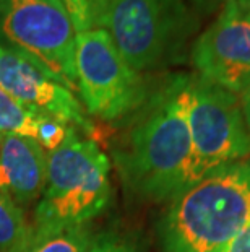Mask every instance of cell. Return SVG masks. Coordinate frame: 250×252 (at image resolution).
Wrapping results in <instances>:
<instances>
[{"instance_id": "obj_6", "label": "cell", "mask_w": 250, "mask_h": 252, "mask_svg": "<svg viewBox=\"0 0 250 252\" xmlns=\"http://www.w3.org/2000/svg\"><path fill=\"white\" fill-rule=\"evenodd\" d=\"M77 91L89 117L117 122L132 117L151 93L140 72L134 70L103 28L77 33Z\"/></svg>"}, {"instance_id": "obj_12", "label": "cell", "mask_w": 250, "mask_h": 252, "mask_svg": "<svg viewBox=\"0 0 250 252\" xmlns=\"http://www.w3.org/2000/svg\"><path fill=\"white\" fill-rule=\"evenodd\" d=\"M44 112L33 111L12 98L0 88V132L15 133L26 138H33L39 143L41 126L44 122Z\"/></svg>"}, {"instance_id": "obj_8", "label": "cell", "mask_w": 250, "mask_h": 252, "mask_svg": "<svg viewBox=\"0 0 250 252\" xmlns=\"http://www.w3.org/2000/svg\"><path fill=\"white\" fill-rule=\"evenodd\" d=\"M190 62L198 77L241 93L250 78V18L224 5L221 15L194 39Z\"/></svg>"}, {"instance_id": "obj_16", "label": "cell", "mask_w": 250, "mask_h": 252, "mask_svg": "<svg viewBox=\"0 0 250 252\" xmlns=\"http://www.w3.org/2000/svg\"><path fill=\"white\" fill-rule=\"evenodd\" d=\"M220 252H250V221Z\"/></svg>"}, {"instance_id": "obj_4", "label": "cell", "mask_w": 250, "mask_h": 252, "mask_svg": "<svg viewBox=\"0 0 250 252\" xmlns=\"http://www.w3.org/2000/svg\"><path fill=\"white\" fill-rule=\"evenodd\" d=\"M112 195L111 161L96 140L73 128L47 153V179L34 210L33 226L88 224L109 205Z\"/></svg>"}, {"instance_id": "obj_11", "label": "cell", "mask_w": 250, "mask_h": 252, "mask_svg": "<svg viewBox=\"0 0 250 252\" xmlns=\"http://www.w3.org/2000/svg\"><path fill=\"white\" fill-rule=\"evenodd\" d=\"M93 231L88 224L75 226H31V234L18 252H86Z\"/></svg>"}, {"instance_id": "obj_17", "label": "cell", "mask_w": 250, "mask_h": 252, "mask_svg": "<svg viewBox=\"0 0 250 252\" xmlns=\"http://www.w3.org/2000/svg\"><path fill=\"white\" fill-rule=\"evenodd\" d=\"M239 94H241V98H239V104H241L244 121H246V126L250 130V78H249L246 87L242 88V91Z\"/></svg>"}, {"instance_id": "obj_18", "label": "cell", "mask_w": 250, "mask_h": 252, "mask_svg": "<svg viewBox=\"0 0 250 252\" xmlns=\"http://www.w3.org/2000/svg\"><path fill=\"white\" fill-rule=\"evenodd\" d=\"M224 5H229L241 13L250 12V0H224Z\"/></svg>"}, {"instance_id": "obj_20", "label": "cell", "mask_w": 250, "mask_h": 252, "mask_svg": "<svg viewBox=\"0 0 250 252\" xmlns=\"http://www.w3.org/2000/svg\"><path fill=\"white\" fill-rule=\"evenodd\" d=\"M2 138H3V133L0 132V147H2Z\"/></svg>"}, {"instance_id": "obj_5", "label": "cell", "mask_w": 250, "mask_h": 252, "mask_svg": "<svg viewBox=\"0 0 250 252\" xmlns=\"http://www.w3.org/2000/svg\"><path fill=\"white\" fill-rule=\"evenodd\" d=\"M0 44L77 91V31L62 0H0Z\"/></svg>"}, {"instance_id": "obj_14", "label": "cell", "mask_w": 250, "mask_h": 252, "mask_svg": "<svg viewBox=\"0 0 250 252\" xmlns=\"http://www.w3.org/2000/svg\"><path fill=\"white\" fill-rule=\"evenodd\" d=\"M77 33L101 28L103 8L99 0H62Z\"/></svg>"}, {"instance_id": "obj_21", "label": "cell", "mask_w": 250, "mask_h": 252, "mask_svg": "<svg viewBox=\"0 0 250 252\" xmlns=\"http://www.w3.org/2000/svg\"><path fill=\"white\" fill-rule=\"evenodd\" d=\"M246 15H249V18H250V12H249V13H246Z\"/></svg>"}, {"instance_id": "obj_15", "label": "cell", "mask_w": 250, "mask_h": 252, "mask_svg": "<svg viewBox=\"0 0 250 252\" xmlns=\"http://www.w3.org/2000/svg\"><path fill=\"white\" fill-rule=\"evenodd\" d=\"M86 252H145L140 239L129 233L103 231L93 234Z\"/></svg>"}, {"instance_id": "obj_10", "label": "cell", "mask_w": 250, "mask_h": 252, "mask_svg": "<svg viewBox=\"0 0 250 252\" xmlns=\"http://www.w3.org/2000/svg\"><path fill=\"white\" fill-rule=\"evenodd\" d=\"M46 179V150L33 138L3 133L0 147V192L23 210L41 198Z\"/></svg>"}, {"instance_id": "obj_7", "label": "cell", "mask_w": 250, "mask_h": 252, "mask_svg": "<svg viewBox=\"0 0 250 252\" xmlns=\"http://www.w3.org/2000/svg\"><path fill=\"white\" fill-rule=\"evenodd\" d=\"M187 121L203 174L220 164L250 159V130L231 91L189 75Z\"/></svg>"}, {"instance_id": "obj_1", "label": "cell", "mask_w": 250, "mask_h": 252, "mask_svg": "<svg viewBox=\"0 0 250 252\" xmlns=\"http://www.w3.org/2000/svg\"><path fill=\"white\" fill-rule=\"evenodd\" d=\"M187 82L189 75L172 73L153 88L114 148L122 182L143 200H171L203 176L187 121Z\"/></svg>"}, {"instance_id": "obj_3", "label": "cell", "mask_w": 250, "mask_h": 252, "mask_svg": "<svg viewBox=\"0 0 250 252\" xmlns=\"http://www.w3.org/2000/svg\"><path fill=\"white\" fill-rule=\"evenodd\" d=\"M211 7V0H114L101 28L134 70H161L185 61Z\"/></svg>"}, {"instance_id": "obj_19", "label": "cell", "mask_w": 250, "mask_h": 252, "mask_svg": "<svg viewBox=\"0 0 250 252\" xmlns=\"http://www.w3.org/2000/svg\"><path fill=\"white\" fill-rule=\"evenodd\" d=\"M101 2V8H103V18H104V13H106V10L109 8V5L114 2V0H99ZM101 23H103V20H101Z\"/></svg>"}, {"instance_id": "obj_13", "label": "cell", "mask_w": 250, "mask_h": 252, "mask_svg": "<svg viewBox=\"0 0 250 252\" xmlns=\"http://www.w3.org/2000/svg\"><path fill=\"white\" fill-rule=\"evenodd\" d=\"M29 234L23 210L0 192V252H18Z\"/></svg>"}, {"instance_id": "obj_2", "label": "cell", "mask_w": 250, "mask_h": 252, "mask_svg": "<svg viewBox=\"0 0 250 252\" xmlns=\"http://www.w3.org/2000/svg\"><path fill=\"white\" fill-rule=\"evenodd\" d=\"M250 221V159L220 164L171 198L164 252H220Z\"/></svg>"}, {"instance_id": "obj_9", "label": "cell", "mask_w": 250, "mask_h": 252, "mask_svg": "<svg viewBox=\"0 0 250 252\" xmlns=\"http://www.w3.org/2000/svg\"><path fill=\"white\" fill-rule=\"evenodd\" d=\"M0 88L26 108L44 112L94 140L96 126L73 91L39 70L34 63L0 44Z\"/></svg>"}]
</instances>
